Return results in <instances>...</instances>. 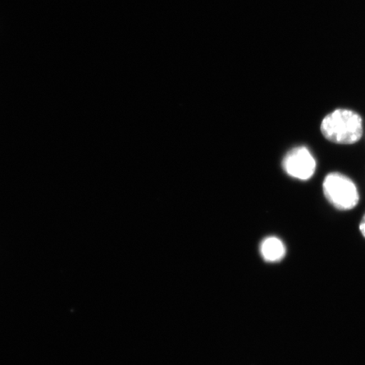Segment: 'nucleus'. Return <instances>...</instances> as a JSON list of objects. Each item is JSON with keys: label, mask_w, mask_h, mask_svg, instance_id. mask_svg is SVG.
<instances>
[{"label": "nucleus", "mask_w": 365, "mask_h": 365, "mask_svg": "<svg viewBox=\"0 0 365 365\" xmlns=\"http://www.w3.org/2000/svg\"><path fill=\"white\" fill-rule=\"evenodd\" d=\"M322 133L331 143L351 145L363 136V121L359 114L349 109H336L324 118Z\"/></svg>", "instance_id": "1"}, {"label": "nucleus", "mask_w": 365, "mask_h": 365, "mask_svg": "<svg viewBox=\"0 0 365 365\" xmlns=\"http://www.w3.org/2000/svg\"><path fill=\"white\" fill-rule=\"evenodd\" d=\"M323 192L328 202L341 211L352 210L359 202L357 187L349 177L340 173H331L326 177Z\"/></svg>", "instance_id": "2"}, {"label": "nucleus", "mask_w": 365, "mask_h": 365, "mask_svg": "<svg viewBox=\"0 0 365 365\" xmlns=\"http://www.w3.org/2000/svg\"><path fill=\"white\" fill-rule=\"evenodd\" d=\"M282 168L291 177L299 180H308L317 170V161L308 148H295L289 150L282 161Z\"/></svg>", "instance_id": "3"}, {"label": "nucleus", "mask_w": 365, "mask_h": 365, "mask_svg": "<svg viewBox=\"0 0 365 365\" xmlns=\"http://www.w3.org/2000/svg\"><path fill=\"white\" fill-rule=\"evenodd\" d=\"M259 251L264 261L277 262L285 257L286 248L282 241L276 237H268L262 241Z\"/></svg>", "instance_id": "4"}, {"label": "nucleus", "mask_w": 365, "mask_h": 365, "mask_svg": "<svg viewBox=\"0 0 365 365\" xmlns=\"http://www.w3.org/2000/svg\"><path fill=\"white\" fill-rule=\"evenodd\" d=\"M359 230H360V232H361V234L363 235V236L365 238V215L364 216V217H363V219L361 220V222H360Z\"/></svg>", "instance_id": "5"}]
</instances>
